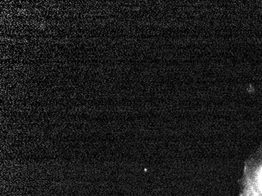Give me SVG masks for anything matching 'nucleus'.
Wrapping results in <instances>:
<instances>
[{"mask_svg":"<svg viewBox=\"0 0 262 196\" xmlns=\"http://www.w3.org/2000/svg\"><path fill=\"white\" fill-rule=\"evenodd\" d=\"M261 185H262V173H261Z\"/></svg>","mask_w":262,"mask_h":196,"instance_id":"obj_1","label":"nucleus"}]
</instances>
